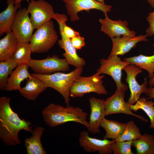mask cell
I'll return each mask as SVG.
<instances>
[{
	"mask_svg": "<svg viewBox=\"0 0 154 154\" xmlns=\"http://www.w3.org/2000/svg\"><path fill=\"white\" fill-rule=\"evenodd\" d=\"M11 98L3 96L0 98V138L8 146L21 144L18 137L22 130L32 132L33 129L30 121L21 119L11 108Z\"/></svg>",
	"mask_w": 154,
	"mask_h": 154,
	"instance_id": "6da1fadb",
	"label": "cell"
},
{
	"mask_svg": "<svg viewBox=\"0 0 154 154\" xmlns=\"http://www.w3.org/2000/svg\"><path fill=\"white\" fill-rule=\"evenodd\" d=\"M45 123L51 127H55L68 122H74L88 125V114L78 107H64L59 104L50 103L42 111Z\"/></svg>",
	"mask_w": 154,
	"mask_h": 154,
	"instance_id": "7a4b0ae2",
	"label": "cell"
},
{
	"mask_svg": "<svg viewBox=\"0 0 154 154\" xmlns=\"http://www.w3.org/2000/svg\"><path fill=\"white\" fill-rule=\"evenodd\" d=\"M83 67H76L73 71L68 73L60 72L48 75L39 74L33 73L31 74L43 82L48 87L52 88L58 92L63 97L66 106H69V91L74 80L81 75Z\"/></svg>",
	"mask_w": 154,
	"mask_h": 154,
	"instance_id": "3957f363",
	"label": "cell"
},
{
	"mask_svg": "<svg viewBox=\"0 0 154 154\" xmlns=\"http://www.w3.org/2000/svg\"><path fill=\"white\" fill-rule=\"evenodd\" d=\"M36 29L30 42L32 52H47L58 40L53 22L51 20L48 21Z\"/></svg>",
	"mask_w": 154,
	"mask_h": 154,
	"instance_id": "277c9868",
	"label": "cell"
},
{
	"mask_svg": "<svg viewBox=\"0 0 154 154\" xmlns=\"http://www.w3.org/2000/svg\"><path fill=\"white\" fill-rule=\"evenodd\" d=\"M104 75L95 73L89 76L77 77L73 82L69 91L70 97L72 98L82 97L85 94L94 92L97 94H107L108 93L103 85Z\"/></svg>",
	"mask_w": 154,
	"mask_h": 154,
	"instance_id": "5b68a950",
	"label": "cell"
},
{
	"mask_svg": "<svg viewBox=\"0 0 154 154\" xmlns=\"http://www.w3.org/2000/svg\"><path fill=\"white\" fill-rule=\"evenodd\" d=\"M53 19L57 21L59 25L61 38L58 40V43L59 47L64 50L62 56L69 65L76 67H83L86 64L85 61L78 55L76 49L72 44L70 39L67 37L63 31V23L64 21L68 20L67 16L64 14L55 13Z\"/></svg>",
	"mask_w": 154,
	"mask_h": 154,
	"instance_id": "8992f818",
	"label": "cell"
},
{
	"mask_svg": "<svg viewBox=\"0 0 154 154\" xmlns=\"http://www.w3.org/2000/svg\"><path fill=\"white\" fill-rule=\"evenodd\" d=\"M27 64L34 73L44 75L68 71L70 69V65L65 59L60 58L56 55L41 60L31 58Z\"/></svg>",
	"mask_w": 154,
	"mask_h": 154,
	"instance_id": "52a82bcc",
	"label": "cell"
},
{
	"mask_svg": "<svg viewBox=\"0 0 154 154\" xmlns=\"http://www.w3.org/2000/svg\"><path fill=\"white\" fill-rule=\"evenodd\" d=\"M100 66L95 74L98 75L105 74L111 76L114 80L116 88H124L127 86L121 81L122 70L130 64L122 60L118 56H109L107 59L102 58L100 60Z\"/></svg>",
	"mask_w": 154,
	"mask_h": 154,
	"instance_id": "ba28073f",
	"label": "cell"
},
{
	"mask_svg": "<svg viewBox=\"0 0 154 154\" xmlns=\"http://www.w3.org/2000/svg\"><path fill=\"white\" fill-rule=\"evenodd\" d=\"M65 4L68 14L72 22L80 20L78 13L82 11L89 12L92 9L100 10L104 14L111 11L112 6L96 0H62Z\"/></svg>",
	"mask_w": 154,
	"mask_h": 154,
	"instance_id": "9c48e42d",
	"label": "cell"
},
{
	"mask_svg": "<svg viewBox=\"0 0 154 154\" xmlns=\"http://www.w3.org/2000/svg\"><path fill=\"white\" fill-rule=\"evenodd\" d=\"M128 87L116 88L114 93L105 100L106 116L117 114H123L132 116L143 121L148 120L142 116L134 113L130 108L128 104L124 101L125 93Z\"/></svg>",
	"mask_w": 154,
	"mask_h": 154,
	"instance_id": "30bf717a",
	"label": "cell"
},
{
	"mask_svg": "<svg viewBox=\"0 0 154 154\" xmlns=\"http://www.w3.org/2000/svg\"><path fill=\"white\" fill-rule=\"evenodd\" d=\"M27 8L34 29L53 19L55 13L52 5L44 0H31Z\"/></svg>",
	"mask_w": 154,
	"mask_h": 154,
	"instance_id": "8fae6325",
	"label": "cell"
},
{
	"mask_svg": "<svg viewBox=\"0 0 154 154\" xmlns=\"http://www.w3.org/2000/svg\"><path fill=\"white\" fill-rule=\"evenodd\" d=\"M27 8H20L17 12L12 32L19 42H29L34 30Z\"/></svg>",
	"mask_w": 154,
	"mask_h": 154,
	"instance_id": "7c38bea8",
	"label": "cell"
},
{
	"mask_svg": "<svg viewBox=\"0 0 154 154\" xmlns=\"http://www.w3.org/2000/svg\"><path fill=\"white\" fill-rule=\"evenodd\" d=\"M123 70L127 74L126 80L128 84L130 94L127 103L133 104L140 98V95L145 92L147 88L148 84L147 79L145 78L144 82L139 85L136 79L137 76L142 72L141 69L131 64L125 66Z\"/></svg>",
	"mask_w": 154,
	"mask_h": 154,
	"instance_id": "4fadbf2b",
	"label": "cell"
},
{
	"mask_svg": "<svg viewBox=\"0 0 154 154\" xmlns=\"http://www.w3.org/2000/svg\"><path fill=\"white\" fill-rule=\"evenodd\" d=\"M89 132L83 130L80 133L78 142L84 151L88 153L98 151L100 154H110L113 153L110 145L115 140L92 138L90 136Z\"/></svg>",
	"mask_w": 154,
	"mask_h": 154,
	"instance_id": "5bb4252c",
	"label": "cell"
},
{
	"mask_svg": "<svg viewBox=\"0 0 154 154\" xmlns=\"http://www.w3.org/2000/svg\"><path fill=\"white\" fill-rule=\"evenodd\" d=\"M104 15V19H100L99 20L101 25L100 31L107 35L108 37L112 38L124 35L136 36L135 32L130 30L128 27L127 21L120 19L112 20L109 18L107 14Z\"/></svg>",
	"mask_w": 154,
	"mask_h": 154,
	"instance_id": "9a60e30c",
	"label": "cell"
},
{
	"mask_svg": "<svg viewBox=\"0 0 154 154\" xmlns=\"http://www.w3.org/2000/svg\"><path fill=\"white\" fill-rule=\"evenodd\" d=\"M90 113L88 125V131L96 134L100 132L101 123L106 116L105 100L92 97L89 99Z\"/></svg>",
	"mask_w": 154,
	"mask_h": 154,
	"instance_id": "2e32d148",
	"label": "cell"
},
{
	"mask_svg": "<svg viewBox=\"0 0 154 154\" xmlns=\"http://www.w3.org/2000/svg\"><path fill=\"white\" fill-rule=\"evenodd\" d=\"M147 35H140L132 37L127 35L111 38L112 47L109 56L112 55H122L129 52L135 48L140 41H147Z\"/></svg>",
	"mask_w": 154,
	"mask_h": 154,
	"instance_id": "e0dca14e",
	"label": "cell"
},
{
	"mask_svg": "<svg viewBox=\"0 0 154 154\" xmlns=\"http://www.w3.org/2000/svg\"><path fill=\"white\" fill-rule=\"evenodd\" d=\"M25 86L19 90L24 98L30 101L35 100L38 96L48 87L42 81L32 76L27 80Z\"/></svg>",
	"mask_w": 154,
	"mask_h": 154,
	"instance_id": "ac0fdd59",
	"label": "cell"
},
{
	"mask_svg": "<svg viewBox=\"0 0 154 154\" xmlns=\"http://www.w3.org/2000/svg\"><path fill=\"white\" fill-rule=\"evenodd\" d=\"M15 0H7V7L0 13V36L12 32V26L17 9L19 7L14 4Z\"/></svg>",
	"mask_w": 154,
	"mask_h": 154,
	"instance_id": "d6986e66",
	"label": "cell"
},
{
	"mask_svg": "<svg viewBox=\"0 0 154 154\" xmlns=\"http://www.w3.org/2000/svg\"><path fill=\"white\" fill-rule=\"evenodd\" d=\"M28 67L27 64L18 65L8 78L5 90L11 91L20 89L21 83L25 80L32 77L28 71Z\"/></svg>",
	"mask_w": 154,
	"mask_h": 154,
	"instance_id": "ffe728a7",
	"label": "cell"
},
{
	"mask_svg": "<svg viewBox=\"0 0 154 154\" xmlns=\"http://www.w3.org/2000/svg\"><path fill=\"white\" fill-rule=\"evenodd\" d=\"M44 130L43 127H37L31 133L32 135L29 138H26L24 141V145L26 149L27 154L46 153L41 141V138Z\"/></svg>",
	"mask_w": 154,
	"mask_h": 154,
	"instance_id": "44dd1931",
	"label": "cell"
},
{
	"mask_svg": "<svg viewBox=\"0 0 154 154\" xmlns=\"http://www.w3.org/2000/svg\"><path fill=\"white\" fill-rule=\"evenodd\" d=\"M19 42L12 32L0 40V61L12 58Z\"/></svg>",
	"mask_w": 154,
	"mask_h": 154,
	"instance_id": "7402d4cb",
	"label": "cell"
},
{
	"mask_svg": "<svg viewBox=\"0 0 154 154\" xmlns=\"http://www.w3.org/2000/svg\"><path fill=\"white\" fill-rule=\"evenodd\" d=\"M153 45L154 47V43ZM123 60L146 70L150 78L154 75V54L146 56L140 54L137 56L125 58Z\"/></svg>",
	"mask_w": 154,
	"mask_h": 154,
	"instance_id": "603a6c76",
	"label": "cell"
},
{
	"mask_svg": "<svg viewBox=\"0 0 154 154\" xmlns=\"http://www.w3.org/2000/svg\"><path fill=\"white\" fill-rule=\"evenodd\" d=\"M125 125L124 123L108 120L104 117L102 120L100 125V127L103 128L106 131L104 139L116 140L122 133Z\"/></svg>",
	"mask_w": 154,
	"mask_h": 154,
	"instance_id": "cb8c5ba5",
	"label": "cell"
},
{
	"mask_svg": "<svg viewBox=\"0 0 154 154\" xmlns=\"http://www.w3.org/2000/svg\"><path fill=\"white\" fill-rule=\"evenodd\" d=\"M132 145L136 148V154H154V136L144 133L139 139L133 140Z\"/></svg>",
	"mask_w": 154,
	"mask_h": 154,
	"instance_id": "d4e9b609",
	"label": "cell"
},
{
	"mask_svg": "<svg viewBox=\"0 0 154 154\" xmlns=\"http://www.w3.org/2000/svg\"><path fill=\"white\" fill-rule=\"evenodd\" d=\"M128 104L132 111L136 112L139 110H143L150 119V128L154 129V102L142 97L135 104Z\"/></svg>",
	"mask_w": 154,
	"mask_h": 154,
	"instance_id": "484cf974",
	"label": "cell"
},
{
	"mask_svg": "<svg viewBox=\"0 0 154 154\" xmlns=\"http://www.w3.org/2000/svg\"><path fill=\"white\" fill-rule=\"evenodd\" d=\"M32 52L29 42H19L12 59L18 65L27 64L31 58Z\"/></svg>",
	"mask_w": 154,
	"mask_h": 154,
	"instance_id": "4316f807",
	"label": "cell"
},
{
	"mask_svg": "<svg viewBox=\"0 0 154 154\" xmlns=\"http://www.w3.org/2000/svg\"><path fill=\"white\" fill-rule=\"evenodd\" d=\"M141 135L139 129L133 121L130 120L125 123L122 133L115 141H133L139 139Z\"/></svg>",
	"mask_w": 154,
	"mask_h": 154,
	"instance_id": "83f0119b",
	"label": "cell"
},
{
	"mask_svg": "<svg viewBox=\"0 0 154 154\" xmlns=\"http://www.w3.org/2000/svg\"><path fill=\"white\" fill-rule=\"evenodd\" d=\"M18 66L17 64L12 59L0 61V90H5L8 77L13 70Z\"/></svg>",
	"mask_w": 154,
	"mask_h": 154,
	"instance_id": "f1b7e54d",
	"label": "cell"
},
{
	"mask_svg": "<svg viewBox=\"0 0 154 154\" xmlns=\"http://www.w3.org/2000/svg\"><path fill=\"white\" fill-rule=\"evenodd\" d=\"M132 140L114 141L110 145L114 154H134L131 150Z\"/></svg>",
	"mask_w": 154,
	"mask_h": 154,
	"instance_id": "f546056e",
	"label": "cell"
},
{
	"mask_svg": "<svg viewBox=\"0 0 154 154\" xmlns=\"http://www.w3.org/2000/svg\"><path fill=\"white\" fill-rule=\"evenodd\" d=\"M71 42L77 50H80L84 47L86 44L84 38L80 36L74 37L70 38Z\"/></svg>",
	"mask_w": 154,
	"mask_h": 154,
	"instance_id": "4dcf8cb0",
	"label": "cell"
},
{
	"mask_svg": "<svg viewBox=\"0 0 154 154\" xmlns=\"http://www.w3.org/2000/svg\"><path fill=\"white\" fill-rule=\"evenodd\" d=\"M67 20L64 21L63 23V29L65 35L70 39L74 37L80 36L79 33L74 30L67 26L66 23Z\"/></svg>",
	"mask_w": 154,
	"mask_h": 154,
	"instance_id": "1f68e13d",
	"label": "cell"
},
{
	"mask_svg": "<svg viewBox=\"0 0 154 154\" xmlns=\"http://www.w3.org/2000/svg\"><path fill=\"white\" fill-rule=\"evenodd\" d=\"M146 20L149 23V27L146 30L147 36H151L154 35V15L151 13L146 17Z\"/></svg>",
	"mask_w": 154,
	"mask_h": 154,
	"instance_id": "d6a6232c",
	"label": "cell"
},
{
	"mask_svg": "<svg viewBox=\"0 0 154 154\" xmlns=\"http://www.w3.org/2000/svg\"><path fill=\"white\" fill-rule=\"evenodd\" d=\"M145 93L148 97L147 100L153 99L154 100V87L151 86L149 87Z\"/></svg>",
	"mask_w": 154,
	"mask_h": 154,
	"instance_id": "836d02e7",
	"label": "cell"
},
{
	"mask_svg": "<svg viewBox=\"0 0 154 154\" xmlns=\"http://www.w3.org/2000/svg\"><path fill=\"white\" fill-rule=\"evenodd\" d=\"M24 0L26 1L28 3L30 2L29 1V0H15L14 4L15 5L21 8V2Z\"/></svg>",
	"mask_w": 154,
	"mask_h": 154,
	"instance_id": "e575fe53",
	"label": "cell"
},
{
	"mask_svg": "<svg viewBox=\"0 0 154 154\" xmlns=\"http://www.w3.org/2000/svg\"><path fill=\"white\" fill-rule=\"evenodd\" d=\"M148 84L150 86L153 87V86L154 85V75L152 78L150 79Z\"/></svg>",
	"mask_w": 154,
	"mask_h": 154,
	"instance_id": "d590c367",
	"label": "cell"
},
{
	"mask_svg": "<svg viewBox=\"0 0 154 154\" xmlns=\"http://www.w3.org/2000/svg\"><path fill=\"white\" fill-rule=\"evenodd\" d=\"M152 8L154 7V0H146Z\"/></svg>",
	"mask_w": 154,
	"mask_h": 154,
	"instance_id": "8d00e7d4",
	"label": "cell"
},
{
	"mask_svg": "<svg viewBox=\"0 0 154 154\" xmlns=\"http://www.w3.org/2000/svg\"><path fill=\"white\" fill-rule=\"evenodd\" d=\"M97 1H99L102 3H104V0H96Z\"/></svg>",
	"mask_w": 154,
	"mask_h": 154,
	"instance_id": "74e56055",
	"label": "cell"
},
{
	"mask_svg": "<svg viewBox=\"0 0 154 154\" xmlns=\"http://www.w3.org/2000/svg\"><path fill=\"white\" fill-rule=\"evenodd\" d=\"M151 13L153 15H154V11L152 12H151Z\"/></svg>",
	"mask_w": 154,
	"mask_h": 154,
	"instance_id": "f35d334b",
	"label": "cell"
}]
</instances>
